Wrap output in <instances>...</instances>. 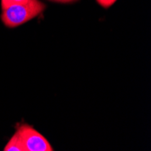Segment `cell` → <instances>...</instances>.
Masks as SVG:
<instances>
[{"label": "cell", "instance_id": "6da1fadb", "mask_svg": "<svg viewBox=\"0 0 151 151\" xmlns=\"http://www.w3.org/2000/svg\"><path fill=\"white\" fill-rule=\"evenodd\" d=\"M45 10V5L40 0H28L2 9L1 21L6 27L15 28L37 17Z\"/></svg>", "mask_w": 151, "mask_h": 151}, {"label": "cell", "instance_id": "7a4b0ae2", "mask_svg": "<svg viewBox=\"0 0 151 151\" xmlns=\"http://www.w3.org/2000/svg\"><path fill=\"white\" fill-rule=\"evenodd\" d=\"M17 132L24 144L25 151H52L53 148L45 137L32 126L21 125Z\"/></svg>", "mask_w": 151, "mask_h": 151}, {"label": "cell", "instance_id": "3957f363", "mask_svg": "<svg viewBox=\"0 0 151 151\" xmlns=\"http://www.w3.org/2000/svg\"><path fill=\"white\" fill-rule=\"evenodd\" d=\"M3 150L4 151H25V148L20 139L19 134L17 131L8 140Z\"/></svg>", "mask_w": 151, "mask_h": 151}, {"label": "cell", "instance_id": "277c9868", "mask_svg": "<svg viewBox=\"0 0 151 151\" xmlns=\"http://www.w3.org/2000/svg\"><path fill=\"white\" fill-rule=\"evenodd\" d=\"M27 1H28V0H1V9H4L11 5L23 4Z\"/></svg>", "mask_w": 151, "mask_h": 151}, {"label": "cell", "instance_id": "5b68a950", "mask_svg": "<svg viewBox=\"0 0 151 151\" xmlns=\"http://www.w3.org/2000/svg\"><path fill=\"white\" fill-rule=\"evenodd\" d=\"M96 1H97V3L103 8H109L111 6H113L116 3L117 0H96Z\"/></svg>", "mask_w": 151, "mask_h": 151}, {"label": "cell", "instance_id": "8992f818", "mask_svg": "<svg viewBox=\"0 0 151 151\" xmlns=\"http://www.w3.org/2000/svg\"><path fill=\"white\" fill-rule=\"evenodd\" d=\"M52 2H55V3H60V4H71L77 2L78 0H49Z\"/></svg>", "mask_w": 151, "mask_h": 151}]
</instances>
